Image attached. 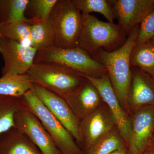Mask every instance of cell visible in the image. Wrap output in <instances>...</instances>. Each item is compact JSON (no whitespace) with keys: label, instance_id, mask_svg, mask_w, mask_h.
Wrapping results in <instances>:
<instances>
[{"label":"cell","instance_id":"6da1fadb","mask_svg":"<svg viewBox=\"0 0 154 154\" xmlns=\"http://www.w3.org/2000/svg\"><path fill=\"white\" fill-rule=\"evenodd\" d=\"M139 30L138 25L130 32L124 43L117 49L111 51L99 49L93 57L107 69L116 94L126 112L130 109L128 97L132 79L131 54L136 45Z\"/></svg>","mask_w":154,"mask_h":154},{"label":"cell","instance_id":"7a4b0ae2","mask_svg":"<svg viewBox=\"0 0 154 154\" xmlns=\"http://www.w3.org/2000/svg\"><path fill=\"white\" fill-rule=\"evenodd\" d=\"M82 14V28L78 47L94 57L99 50L111 51L126 40L127 34L119 25L100 21L91 14Z\"/></svg>","mask_w":154,"mask_h":154},{"label":"cell","instance_id":"3957f363","mask_svg":"<svg viewBox=\"0 0 154 154\" xmlns=\"http://www.w3.org/2000/svg\"><path fill=\"white\" fill-rule=\"evenodd\" d=\"M20 107L39 119L60 151L63 154H84L74 137L36 96L33 88L19 98Z\"/></svg>","mask_w":154,"mask_h":154},{"label":"cell","instance_id":"277c9868","mask_svg":"<svg viewBox=\"0 0 154 154\" xmlns=\"http://www.w3.org/2000/svg\"><path fill=\"white\" fill-rule=\"evenodd\" d=\"M38 63L55 64L80 75L94 78L107 74L103 65L79 47L63 48L54 46L38 51L34 63Z\"/></svg>","mask_w":154,"mask_h":154},{"label":"cell","instance_id":"5b68a950","mask_svg":"<svg viewBox=\"0 0 154 154\" xmlns=\"http://www.w3.org/2000/svg\"><path fill=\"white\" fill-rule=\"evenodd\" d=\"M30 82L60 97L75 91L85 78L70 69L55 64L34 63L27 72Z\"/></svg>","mask_w":154,"mask_h":154},{"label":"cell","instance_id":"8992f818","mask_svg":"<svg viewBox=\"0 0 154 154\" xmlns=\"http://www.w3.org/2000/svg\"><path fill=\"white\" fill-rule=\"evenodd\" d=\"M49 19L54 32V46L78 47L82 28V14L73 0H57Z\"/></svg>","mask_w":154,"mask_h":154},{"label":"cell","instance_id":"52a82bcc","mask_svg":"<svg viewBox=\"0 0 154 154\" xmlns=\"http://www.w3.org/2000/svg\"><path fill=\"white\" fill-rule=\"evenodd\" d=\"M0 53L4 61L2 75L27 73L34 62L36 48L14 40L0 37Z\"/></svg>","mask_w":154,"mask_h":154},{"label":"cell","instance_id":"ba28073f","mask_svg":"<svg viewBox=\"0 0 154 154\" xmlns=\"http://www.w3.org/2000/svg\"><path fill=\"white\" fill-rule=\"evenodd\" d=\"M154 134V106L135 110L131 120L128 154H143L149 149Z\"/></svg>","mask_w":154,"mask_h":154},{"label":"cell","instance_id":"9c48e42d","mask_svg":"<svg viewBox=\"0 0 154 154\" xmlns=\"http://www.w3.org/2000/svg\"><path fill=\"white\" fill-rule=\"evenodd\" d=\"M81 75L90 81L99 91L113 116L119 135L127 146L130 134L131 120L119 100L108 74L100 78Z\"/></svg>","mask_w":154,"mask_h":154},{"label":"cell","instance_id":"30bf717a","mask_svg":"<svg viewBox=\"0 0 154 154\" xmlns=\"http://www.w3.org/2000/svg\"><path fill=\"white\" fill-rule=\"evenodd\" d=\"M14 123L15 127L27 136L42 154L61 153L41 122L33 113L20 107L15 113Z\"/></svg>","mask_w":154,"mask_h":154},{"label":"cell","instance_id":"8fae6325","mask_svg":"<svg viewBox=\"0 0 154 154\" xmlns=\"http://www.w3.org/2000/svg\"><path fill=\"white\" fill-rule=\"evenodd\" d=\"M115 126V122L107 106H100L81 120V143L84 147V152L88 151L102 138L113 131Z\"/></svg>","mask_w":154,"mask_h":154},{"label":"cell","instance_id":"7c38bea8","mask_svg":"<svg viewBox=\"0 0 154 154\" xmlns=\"http://www.w3.org/2000/svg\"><path fill=\"white\" fill-rule=\"evenodd\" d=\"M33 89L38 99L57 119L74 138L81 143L80 120L75 115L65 100L60 96L38 85Z\"/></svg>","mask_w":154,"mask_h":154},{"label":"cell","instance_id":"4fadbf2b","mask_svg":"<svg viewBox=\"0 0 154 154\" xmlns=\"http://www.w3.org/2000/svg\"><path fill=\"white\" fill-rule=\"evenodd\" d=\"M109 2L118 25L127 34L154 10V0H111Z\"/></svg>","mask_w":154,"mask_h":154},{"label":"cell","instance_id":"5bb4252c","mask_svg":"<svg viewBox=\"0 0 154 154\" xmlns=\"http://www.w3.org/2000/svg\"><path fill=\"white\" fill-rule=\"evenodd\" d=\"M62 98L80 121L97 110L103 101L96 87L85 78L75 91Z\"/></svg>","mask_w":154,"mask_h":154},{"label":"cell","instance_id":"9a60e30c","mask_svg":"<svg viewBox=\"0 0 154 154\" xmlns=\"http://www.w3.org/2000/svg\"><path fill=\"white\" fill-rule=\"evenodd\" d=\"M129 107L136 110L145 106H154V79L140 69H131Z\"/></svg>","mask_w":154,"mask_h":154},{"label":"cell","instance_id":"2e32d148","mask_svg":"<svg viewBox=\"0 0 154 154\" xmlns=\"http://www.w3.org/2000/svg\"><path fill=\"white\" fill-rule=\"evenodd\" d=\"M0 154H42L25 134L13 127L0 136Z\"/></svg>","mask_w":154,"mask_h":154},{"label":"cell","instance_id":"e0dca14e","mask_svg":"<svg viewBox=\"0 0 154 154\" xmlns=\"http://www.w3.org/2000/svg\"><path fill=\"white\" fill-rule=\"evenodd\" d=\"M130 65L154 79V45L151 41L135 45L131 54Z\"/></svg>","mask_w":154,"mask_h":154},{"label":"cell","instance_id":"ac0fdd59","mask_svg":"<svg viewBox=\"0 0 154 154\" xmlns=\"http://www.w3.org/2000/svg\"><path fill=\"white\" fill-rule=\"evenodd\" d=\"M33 88L27 74L4 75L0 78V95L20 97Z\"/></svg>","mask_w":154,"mask_h":154},{"label":"cell","instance_id":"d6986e66","mask_svg":"<svg viewBox=\"0 0 154 154\" xmlns=\"http://www.w3.org/2000/svg\"><path fill=\"white\" fill-rule=\"evenodd\" d=\"M31 46L37 52L54 46V34L49 19L34 22L30 30Z\"/></svg>","mask_w":154,"mask_h":154},{"label":"cell","instance_id":"ffe728a7","mask_svg":"<svg viewBox=\"0 0 154 154\" xmlns=\"http://www.w3.org/2000/svg\"><path fill=\"white\" fill-rule=\"evenodd\" d=\"M29 0H0V24L23 21L33 22L25 17Z\"/></svg>","mask_w":154,"mask_h":154},{"label":"cell","instance_id":"44dd1931","mask_svg":"<svg viewBox=\"0 0 154 154\" xmlns=\"http://www.w3.org/2000/svg\"><path fill=\"white\" fill-rule=\"evenodd\" d=\"M30 22L17 21L0 24V37L18 42L25 46H31Z\"/></svg>","mask_w":154,"mask_h":154},{"label":"cell","instance_id":"7402d4cb","mask_svg":"<svg viewBox=\"0 0 154 154\" xmlns=\"http://www.w3.org/2000/svg\"><path fill=\"white\" fill-rule=\"evenodd\" d=\"M19 108V97L0 95V136L15 127L14 116Z\"/></svg>","mask_w":154,"mask_h":154},{"label":"cell","instance_id":"603a6c76","mask_svg":"<svg viewBox=\"0 0 154 154\" xmlns=\"http://www.w3.org/2000/svg\"><path fill=\"white\" fill-rule=\"evenodd\" d=\"M76 7L82 14L95 12L102 14L108 22L113 23L116 19L113 8L107 0H73Z\"/></svg>","mask_w":154,"mask_h":154},{"label":"cell","instance_id":"cb8c5ba5","mask_svg":"<svg viewBox=\"0 0 154 154\" xmlns=\"http://www.w3.org/2000/svg\"><path fill=\"white\" fill-rule=\"evenodd\" d=\"M127 147L123 139L114 131H111L97 142L85 154H110Z\"/></svg>","mask_w":154,"mask_h":154},{"label":"cell","instance_id":"d4e9b609","mask_svg":"<svg viewBox=\"0 0 154 154\" xmlns=\"http://www.w3.org/2000/svg\"><path fill=\"white\" fill-rule=\"evenodd\" d=\"M57 2V0H29L25 17L33 23L48 20Z\"/></svg>","mask_w":154,"mask_h":154},{"label":"cell","instance_id":"484cf974","mask_svg":"<svg viewBox=\"0 0 154 154\" xmlns=\"http://www.w3.org/2000/svg\"><path fill=\"white\" fill-rule=\"evenodd\" d=\"M154 37V10L148 14L140 23L136 44L150 41Z\"/></svg>","mask_w":154,"mask_h":154},{"label":"cell","instance_id":"4316f807","mask_svg":"<svg viewBox=\"0 0 154 154\" xmlns=\"http://www.w3.org/2000/svg\"><path fill=\"white\" fill-rule=\"evenodd\" d=\"M110 154H128V150L127 147L117 150L112 152Z\"/></svg>","mask_w":154,"mask_h":154},{"label":"cell","instance_id":"83f0119b","mask_svg":"<svg viewBox=\"0 0 154 154\" xmlns=\"http://www.w3.org/2000/svg\"><path fill=\"white\" fill-rule=\"evenodd\" d=\"M149 149L151 150L154 153V134L153 136L152 137L151 141L150 143L149 146Z\"/></svg>","mask_w":154,"mask_h":154},{"label":"cell","instance_id":"f1b7e54d","mask_svg":"<svg viewBox=\"0 0 154 154\" xmlns=\"http://www.w3.org/2000/svg\"><path fill=\"white\" fill-rule=\"evenodd\" d=\"M142 154H154V153L150 149H148L145 152H144Z\"/></svg>","mask_w":154,"mask_h":154},{"label":"cell","instance_id":"f546056e","mask_svg":"<svg viewBox=\"0 0 154 154\" xmlns=\"http://www.w3.org/2000/svg\"><path fill=\"white\" fill-rule=\"evenodd\" d=\"M150 41L152 43V44L154 45V37H153V38H152V39Z\"/></svg>","mask_w":154,"mask_h":154},{"label":"cell","instance_id":"4dcf8cb0","mask_svg":"<svg viewBox=\"0 0 154 154\" xmlns=\"http://www.w3.org/2000/svg\"><path fill=\"white\" fill-rule=\"evenodd\" d=\"M60 154H62V153H61Z\"/></svg>","mask_w":154,"mask_h":154}]
</instances>
